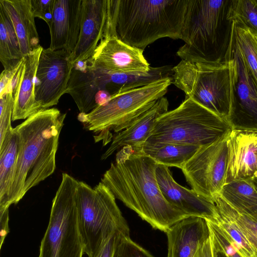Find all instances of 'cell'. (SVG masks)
Masks as SVG:
<instances>
[{
  "instance_id": "cell-1",
  "label": "cell",
  "mask_w": 257,
  "mask_h": 257,
  "mask_svg": "<svg viewBox=\"0 0 257 257\" xmlns=\"http://www.w3.org/2000/svg\"><path fill=\"white\" fill-rule=\"evenodd\" d=\"M157 166L142 152L123 147L117 152L115 162L103 174L101 182L153 228L166 233L189 216L164 198L156 178Z\"/></svg>"
},
{
  "instance_id": "cell-2",
  "label": "cell",
  "mask_w": 257,
  "mask_h": 257,
  "mask_svg": "<svg viewBox=\"0 0 257 257\" xmlns=\"http://www.w3.org/2000/svg\"><path fill=\"white\" fill-rule=\"evenodd\" d=\"M188 0H107L103 36L144 50L159 39H181Z\"/></svg>"
},
{
  "instance_id": "cell-3",
  "label": "cell",
  "mask_w": 257,
  "mask_h": 257,
  "mask_svg": "<svg viewBox=\"0 0 257 257\" xmlns=\"http://www.w3.org/2000/svg\"><path fill=\"white\" fill-rule=\"evenodd\" d=\"M66 114L56 108L41 110L15 127L19 151L8 206L18 203L56 169L59 137Z\"/></svg>"
},
{
  "instance_id": "cell-4",
  "label": "cell",
  "mask_w": 257,
  "mask_h": 257,
  "mask_svg": "<svg viewBox=\"0 0 257 257\" xmlns=\"http://www.w3.org/2000/svg\"><path fill=\"white\" fill-rule=\"evenodd\" d=\"M230 0H188L181 31L185 44L177 52L185 61L217 64L226 61L232 23Z\"/></svg>"
},
{
  "instance_id": "cell-5",
  "label": "cell",
  "mask_w": 257,
  "mask_h": 257,
  "mask_svg": "<svg viewBox=\"0 0 257 257\" xmlns=\"http://www.w3.org/2000/svg\"><path fill=\"white\" fill-rule=\"evenodd\" d=\"M227 120L186 97L180 105L161 115L146 143H173L201 147L228 135Z\"/></svg>"
},
{
  "instance_id": "cell-6",
  "label": "cell",
  "mask_w": 257,
  "mask_h": 257,
  "mask_svg": "<svg viewBox=\"0 0 257 257\" xmlns=\"http://www.w3.org/2000/svg\"><path fill=\"white\" fill-rule=\"evenodd\" d=\"M78 220L84 253L99 257L109 239L116 233L130 235L111 191L102 182L94 188L83 181L78 185Z\"/></svg>"
},
{
  "instance_id": "cell-7",
  "label": "cell",
  "mask_w": 257,
  "mask_h": 257,
  "mask_svg": "<svg viewBox=\"0 0 257 257\" xmlns=\"http://www.w3.org/2000/svg\"><path fill=\"white\" fill-rule=\"evenodd\" d=\"M172 71V83L183 91L186 97L227 120L233 94L232 59L217 64L181 60Z\"/></svg>"
},
{
  "instance_id": "cell-8",
  "label": "cell",
  "mask_w": 257,
  "mask_h": 257,
  "mask_svg": "<svg viewBox=\"0 0 257 257\" xmlns=\"http://www.w3.org/2000/svg\"><path fill=\"white\" fill-rule=\"evenodd\" d=\"M169 77L149 84L111 96L105 104L96 107L87 113H80L78 119L97 135L95 142L106 145L112 137L113 130L119 133L125 129L140 114L166 94L172 83Z\"/></svg>"
},
{
  "instance_id": "cell-9",
  "label": "cell",
  "mask_w": 257,
  "mask_h": 257,
  "mask_svg": "<svg viewBox=\"0 0 257 257\" xmlns=\"http://www.w3.org/2000/svg\"><path fill=\"white\" fill-rule=\"evenodd\" d=\"M78 185L76 179L62 174L39 257H82L84 253L78 220Z\"/></svg>"
},
{
  "instance_id": "cell-10",
  "label": "cell",
  "mask_w": 257,
  "mask_h": 257,
  "mask_svg": "<svg viewBox=\"0 0 257 257\" xmlns=\"http://www.w3.org/2000/svg\"><path fill=\"white\" fill-rule=\"evenodd\" d=\"M228 136L200 147L181 169L192 189L212 200L226 183Z\"/></svg>"
},
{
  "instance_id": "cell-11",
  "label": "cell",
  "mask_w": 257,
  "mask_h": 257,
  "mask_svg": "<svg viewBox=\"0 0 257 257\" xmlns=\"http://www.w3.org/2000/svg\"><path fill=\"white\" fill-rule=\"evenodd\" d=\"M234 63L233 94L227 121L232 130L257 132V80L231 38L226 60Z\"/></svg>"
},
{
  "instance_id": "cell-12",
  "label": "cell",
  "mask_w": 257,
  "mask_h": 257,
  "mask_svg": "<svg viewBox=\"0 0 257 257\" xmlns=\"http://www.w3.org/2000/svg\"><path fill=\"white\" fill-rule=\"evenodd\" d=\"M71 54L64 50L43 48L35 81V96L41 110L57 105L66 93L73 67Z\"/></svg>"
},
{
  "instance_id": "cell-13",
  "label": "cell",
  "mask_w": 257,
  "mask_h": 257,
  "mask_svg": "<svg viewBox=\"0 0 257 257\" xmlns=\"http://www.w3.org/2000/svg\"><path fill=\"white\" fill-rule=\"evenodd\" d=\"M142 49L114 36H103L90 59L96 67L119 73H147L152 68Z\"/></svg>"
},
{
  "instance_id": "cell-14",
  "label": "cell",
  "mask_w": 257,
  "mask_h": 257,
  "mask_svg": "<svg viewBox=\"0 0 257 257\" xmlns=\"http://www.w3.org/2000/svg\"><path fill=\"white\" fill-rule=\"evenodd\" d=\"M156 175L165 199L189 216H197L215 221L217 212L213 200L199 195L177 183L169 167L158 165Z\"/></svg>"
},
{
  "instance_id": "cell-15",
  "label": "cell",
  "mask_w": 257,
  "mask_h": 257,
  "mask_svg": "<svg viewBox=\"0 0 257 257\" xmlns=\"http://www.w3.org/2000/svg\"><path fill=\"white\" fill-rule=\"evenodd\" d=\"M82 0H55L53 18L49 26V48L64 50L71 54L77 43L80 31Z\"/></svg>"
},
{
  "instance_id": "cell-16",
  "label": "cell",
  "mask_w": 257,
  "mask_h": 257,
  "mask_svg": "<svg viewBox=\"0 0 257 257\" xmlns=\"http://www.w3.org/2000/svg\"><path fill=\"white\" fill-rule=\"evenodd\" d=\"M106 18L107 0H82L80 34L71 54L73 64L92 57L103 36Z\"/></svg>"
},
{
  "instance_id": "cell-17",
  "label": "cell",
  "mask_w": 257,
  "mask_h": 257,
  "mask_svg": "<svg viewBox=\"0 0 257 257\" xmlns=\"http://www.w3.org/2000/svg\"><path fill=\"white\" fill-rule=\"evenodd\" d=\"M227 142L226 183L250 179L257 170V132L232 130Z\"/></svg>"
},
{
  "instance_id": "cell-18",
  "label": "cell",
  "mask_w": 257,
  "mask_h": 257,
  "mask_svg": "<svg viewBox=\"0 0 257 257\" xmlns=\"http://www.w3.org/2000/svg\"><path fill=\"white\" fill-rule=\"evenodd\" d=\"M166 233L167 257H194L211 235L207 219L197 216H188L179 221Z\"/></svg>"
},
{
  "instance_id": "cell-19",
  "label": "cell",
  "mask_w": 257,
  "mask_h": 257,
  "mask_svg": "<svg viewBox=\"0 0 257 257\" xmlns=\"http://www.w3.org/2000/svg\"><path fill=\"white\" fill-rule=\"evenodd\" d=\"M101 90H105L101 69L90 58L74 63L66 93L73 98L80 113H89L97 107L95 96Z\"/></svg>"
},
{
  "instance_id": "cell-20",
  "label": "cell",
  "mask_w": 257,
  "mask_h": 257,
  "mask_svg": "<svg viewBox=\"0 0 257 257\" xmlns=\"http://www.w3.org/2000/svg\"><path fill=\"white\" fill-rule=\"evenodd\" d=\"M169 102L163 97L159 99L149 109L137 117L125 129L118 133L113 138L109 147L102 155L105 160L115 151L123 147L130 146L136 152L142 148L154 128L157 119L168 111Z\"/></svg>"
},
{
  "instance_id": "cell-21",
  "label": "cell",
  "mask_w": 257,
  "mask_h": 257,
  "mask_svg": "<svg viewBox=\"0 0 257 257\" xmlns=\"http://www.w3.org/2000/svg\"><path fill=\"white\" fill-rule=\"evenodd\" d=\"M0 6L12 22L22 53L25 56L38 48L40 40L31 0H0Z\"/></svg>"
},
{
  "instance_id": "cell-22",
  "label": "cell",
  "mask_w": 257,
  "mask_h": 257,
  "mask_svg": "<svg viewBox=\"0 0 257 257\" xmlns=\"http://www.w3.org/2000/svg\"><path fill=\"white\" fill-rule=\"evenodd\" d=\"M43 47L24 56L23 76L15 96L12 121L27 119L41 110L35 96V81L38 62Z\"/></svg>"
},
{
  "instance_id": "cell-23",
  "label": "cell",
  "mask_w": 257,
  "mask_h": 257,
  "mask_svg": "<svg viewBox=\"0 0 257 257\" xmlns=\"http://www.w3.org/2000/svg\"><path fill=\"white\" fill-rule=\"evenodd\" d=\"M19 151V136L15 127L0 145V208L9 207Z\"/></svg>"
},
{
  "instance_id": "cell-24",
  "label": "cell",
  "mask_w": 257,
  "mask_h": 257,
  "mask_svg": "<svg viewBox=\"0 0 257 257\" xmlns=\"http://www.w3.org/2000/svg\"><path fill=\"white\" fill-rule=\"evenodd\" d=\"M200 148L173 143H145L141 152L158 165L181 169Z\"/></svg>"
},
{
  "instance_id": "cell-25",
  "label": "cell",
  "mask_w": 257,
  "mask_h": 257,
  "mask_svg": "<svg viewBox=\"0 0 257 257\" xmlns=\"http://www.w3.org/2000/svg\"><path fill=\"white\" fill-rule=\"evenodd\" d=\"M238 213H257V191L249 180L238 179L226 183L218 194Z\"/></svg>"
},
{
  "instance_id": "cell-26",
  "label": "cell",
  "mask_w": 257,
  "mask_h": 257,
  "mask_svg": "<svg viewBox=\"0 0 257 257\" xmlns=\"http://www.w3.org/2000/svg\"><path fill=\"white\" fill-rule=\"evenodd\" d=\"M24 57L12 22L0 6V60L4 70H13Z\"/></svg>"
},
{
  "instance_id": "cell-27",
  "label": "cell",
  "mask_w": 257,
  "mask_h": 257,
  "mask_svg": "<svg viewBox=\"0 0 257 257\" xmlns=\"http://www.w3.org/2000/svg\"><path fill=\"white\" fill-rule=\"evenodd\" d=\"M218 214L235 222L256 250L257 247V213L246 215L238 213L217 194L213 198Z\"/></svg>"
},
{
  "instance_id": "cell-28",
  "label": "cell",
  "mask_w": 257,
  "mask_h": 257,
  "mask_svg": "<svg viewBox=\"0 0 257 257\" xmlns=\"http://www.w3.org/2000/svg\"><path fill=\"white\" fill-rule=\"evenodd\" d=\"M231 38L257 80V39L249 29L232 22Z\"/></svg>"
},
{
  "instance_id": "cell-29",
  "label": "cell",
  "mask_w": 257,
  "mask_h": 257,
  "mask_svg": "<svg viewBox=\"0 0 257 257\" xmlns=\"http://www.w3.org/2000/svg\"><path fill=\"white\" fill-rule=\"evenodd\" d=\"M228 19L235 22L257 35V6L254 0H231Z\"/></svg>"
},
{
  "instance_id": "cell-30",
  "label": "cell",
  "mask_w": 257,
  "mask_h": 257,
  "mask_svg": "<svg viewBox=\"0 0 257 257\" xmlns=\"http://www.w3.org/2000/svg\"><path fill=\"white\" fill-rule=\"evenodd\" d=\"M215 221L230 237L234 245L242 257H254L257 251L234 221L217 213Z\"/></svg>"
},
{
  "instance_id": "cell-31",
  "label": "cell",
  "mask_w": 257,
  "mask_h": 257,
  "mask_svg": "<svg viewBox=\"0 0 257 257\" xmlns=\"http://www.w3.org/2000/svg\"><path fill=\"white\" fill-rule=\"evenodd\" d=\"M112 257H154L148 250L133 241L130 235L119 233Z\"/></svg>"
},
{
  "instance_id": "cell-32",
  "label": "cell",
  "mask_w": 257,
  "mask_h": 257,
  "mask_svg": "<svg viewBox=\"0 0 257 257\" xmlns=\"http://www.w3.org/2000/svg\"><path fill=\"white\" fill-rule=\"evenodd\" d=\"M15 98L11 91L0 97V145L14 128L11 125Z\"/></svg>"
},
{
  "instance_id": "cell-33",
  "label": "cell",
  "mask_w": 257,
  "mask_h": 257,
  "mask_svg": "<svg viewBox=\"0 0 257 257\" xmlns=\"http://www.w3.org/2000/svg\"><path fill=\"white\" fill-rule=\"evenodd\" d=\"M207 220L213 242L222 249L228 257H242L228 235L215 221Z\"/></svg>"
},
{
  "instance_id": "cell-34",
  "label": "cell",
  "mask_w": 257,
  "mask_h": 257,
  "mask_svg": "<svg viewBox=\"0 0 257 257\" xmlns=\"http://www.w3.org/2000/svg\"><path fill=\"white\" fill-rule=\"evenodd\" d=\"M55 0H31V7L35 18H39L50 25L54 11Z\"/></svg>"
},
{
  "instance_id": "cell-35",
  "label": "cell",
  "mask_w": 257,
  "mask_h": 257,
  "mask_svg": "<svg viewBox=\"0 0 257 257\" xmlns=\"http://www.w3.org/2000/svg\"><path fill=\"white\" fill-rule=\"evenodd\" d=\"M9 208H0V224H1V248L4 241L9 232Z\"/></svg>"
},
{
  "instance_id": "cell-36",
  "label": "cell",
  "mask_w": 257,
  "mask_h": 257,
  "mask_svg": "<svg viewBox=\"0 0 257 257\" xmlns=\"http://www.w3.org/2000/svg\"><path fill=\"white\" fill-rule=\"evenodd\" d=\"M194 257H214L213 243L211 235L200 246Z\"/></svg>"
},
{
  "instance_id": "cell-37",
  "label": "cell",
  "mask_w": 257,
  "mask_h": 257,
  "mask_svg": "<svg viewBox=\"0 0 257 257\" xmlns=\"http://www.w3.org/2000/svg\"><path fill=\"white\" fill-rule=\"evenodd\" d=\"M14 70L7 71L4 70L0 75V97L6 92L8 86L13 76Z\"/></svg>"
},
{
  "instance_id": "cell-38",
  "label": "cell",
  "mask_w": 257,
  "mask_h": 257,
  "mask_svg": "<svg viewBox=\"0 0 257 257\" xmlns=\"http://www.w3.org/2000/svg\"><path fill=\"white\" fill-rule=\"evenodd\" d=\"M119 233H116L109 239L99 257H112L116 237Z\"/></svg>"
},
{
  "instance_id": "cell-39",
  "label": "cell",
  "mask_w": 257,
  "mask_h": 257,
  "mask_svg": "<svg viewBox=\"0 0 257 257\" xmlns=\"http://www.w3.org/2000/svg\"><path fill=\"white\" fill-rule=\"evenodd\" d=\"M111 95L105 90H99L95 95V101L97 106L106 104L110 99Z\"/></svg>"
},
{
  "instance_id": "cell-40",
  "label": "cell",
  "mask_w": 257,
  "mask_h": 257,
  "mask_svg": "<svg viewBox=\"0 0 257 257\" xmlns=\"http://www.w3.org/2000/svg\"><path fill=\"white\" fill-rule=\"evenodd\" d=\"M213 243L214 257H228V256L222 249H221L218 245L215 244L213 241Z\"/></svg>"
},
{
  "instance_id": "cell-41",
  "label": "cell",
  "mask_w": 257,
  "mask_h": 257,
  "mask_svg": "<svg viewBox=\"0 0 257 257\" xmlns=\"http://www.w3.org/2000/svg\"><path fill=\"white\" fill-rule=\"evenodd\" d=\"M249 180L257 191V170Z\"/></svg>"
},
{
  "instance_id": "cell-42",
  "label": "cell",
  "mask_w": 257,
  "mask_h": 257,
  "mask_svg": "<svg viewBox=\"0 0 257 257\" xmlns=\"http://www.w3.org/2000/svg\"><path fill=\"white\" fill-rule=\"evenodd\" d=\"M254 1H255V4H256V5L257 6V0H254Z\"/></svg>"
},
{
  "instance_id": "cell-43",
  "label": "cell",
  "mask_w": 257,
  "mask_h": 257,
  "mask_svg": "<svg viewBox=\"0 0 257 257\" xmlns=\"http://www.w3.org/2000/svg\"><path fill=\"white\" fill-rule=\"evenodd\" d=\"M254 257H257V252H256V254L254 255Z\"/></svg>"
},
{
  "instance_id": "cell-44",
  "label": "cell",
  "mask_w": 257,
  "mask_h": 257,
  "mask_svg": "<svg viewBox=\"0 0 257 257\" xmlns=\"http://www.w3.org/2000/svg\"><path fill=\"white\" fill-rule=\"evenodd\" d=\"M255 37H256V38L257 39V35H255Z\"/></svg>"
},
{
  "instance_id": "cell-45",
  "label": "cell",
  "mask_w": 257,
  "mask_h": 257,
  "mask_svg": "<svg viewBox=\"0 0 257 257\" xmlns=\"http://www.w3.org/2000/svg\"><path fill=\"white\" fill-rule=\"evenodd\" d=\"M256 251H257V247H256Z\"/></svg>"
}]
</instances>
